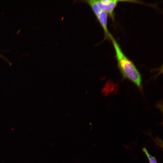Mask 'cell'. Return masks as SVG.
<instances>
[{"instance_id":"obj_1","label":"cell","mask_w":163,"mask_h":163,"mask_svg":"<svg viewBox=\"0 0 163 163\" xmlns=\"http://www.w3.org/2000/svg\"><path fill=\"white\" fill-rule=\"evenodd\" d=\"M110 39L112 42L115 52L118 66L123 77L131 80L138 87H142L141 75L133 63L124 54L119 45L110 34Z\"/></svg>"},{"instance_id":"obj_2","label":"cell","mask_w":163,"mask_h":163,"mask_svg":"<svg viewBox=\"0 0 163 163\" xmlns=\"http://www.w3.org/2000/svg\"><path fill=\"white\" fill-rule=\"evenodd\" d=\"M120 1L117 0H96V2L102 10L113 19L114 10Z\"/></svg>"},{"instance_id":"obj_3","label":"cell","mask_w":163,"mask_h":163,"mask_svg":"<svg viewBox=\"0 0 163 163\" xmlns=\"http://www.w3.org/2000/svg\"><path fill=\"white\" fill-rule=\"evenodd\" d=\"M108 14L102 10L96 17L98 21L102 27L104 34V40L110 39V34L109 32L107 27Z\"/></svg>"},{"instance_id":"obj_4","label":"cell","mask_w":163,"mask_h":163,"mask_svg":"<svg viewBox=\"0 0 163 163\" xmlns=\"http://www.w3.org/2000/svg\"><path fill=\"white\" fill-rule=\"evenodd\" d=\"M79 2L86 3L88 5L91 7L96 17H97L102 11L97 4L96 0H82Z\"/></svg>"},{"instance_id":"obj_5","label":"cell","mask_w":163,"mask_h":163,"mask_svg":"<svg viewBox=\"0 0 163 163\" xmlns=\"http://www.w3.org/2000/svg\"><path fill=\"white\" fill-rule=\"evenodd\" d=\"M142 150L146 155L149 161V163H157L155 158L149 154L146 149L143 148L142 149Z\"/></svg>"}]
</instances>
